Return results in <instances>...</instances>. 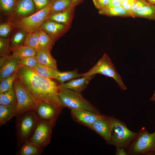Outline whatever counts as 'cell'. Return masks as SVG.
<instances>
[{
    "label": "cell",
    "instance_id": "1",
    "mask_svg": "<svg viewBox=\"0 0 155 155\" xmlns=\"http://www.w3.org/2000/svg\"><path fill=\"white\" fill-rule=\"evenodd\" d=\"M16 75L38 103L46 102L57 107H64L59 96V85L52 79L43 77L28 67H20Z\"/></svg>",
    "mask_w": 155,
    "mask_h": 155
},
{
    "label": "cell",
    "instance_id": "2",
    "mask_svg": "<svg viewBox=\"0 0 155 155\" xmlns=\"http://www.w3.org/2000/svg\"><path fill=\"white\" fill-rule=\"evenodd\" d=\"M125 150L128 155H155V131L150 133L145 127L142 128Z\"/></svg>",
    "mask_w": 155,
    "mask_h": 155
},
{
    "label": "cell",
    "instance_id": "3",
    "mask_svg": "<svg viewBox=\"0 0 155 155\" xmlns=\"http://www.w3.org/2000/svg\"><path fill=\"white\" fill-rule=\"evenodd\" d=\"M113 119L110 145L126 150L136 137L138 132L130 130L126 124L120 119L113 117Z\"/></svg>",
    "mask_w": 155,
    "mask_h": 155
},
{
    "label": "cell",
    "instance_id": "4",
    "mask_svg": "<svg viewBox=\"0 0 155 155\" xmlns=\"http://www.w3.org/2000/svg\"><path fill=\"white\" fill-rule=\"evenodd\" d=\"M16 127L18 146L21 147L29 140L32 135L38 120L32 111L25 112L16 117Z\"/></svg>",
    "mask_w": 155,
    "mask_h": 155
},
{
    "label": "cell",
    "instance_id": "5",
    "mask_svg": "<svg viewBox=\"0 0 155 155\" xmlns=\"http://www.w3.org/2000/svg\"><path fill=\"white\" fill-rule=\"evenodd\" d=\"M96 74H102L113 78L122 90H126L127 88L121 76L117 72L109 57L106 53L88 71L81 75L82 77H88L95 75Z\"/></svg>",
    "mask_w": 155,
    "mask_h": 155
},
{
    "label": "cell",
    "instance_id": "6",
    "mask_svg": "<svg viewBox=\"0 0 155 155\" xmlns=\"http://www.w3.org/2000/svg\"><path fill=\"white\" fill-rule=\"evenodd\" d=\"M52 8L51 3L42 9L32 15L22 17L15 24L16 28L28 33L39 30L42 24L47 20Z\"/></svg>",
    "mask_w": 155,
    "mask_h": 155
},
{
    "label": "cell",
    "instance_id": "7",
    "mask_svg": "<svg viewBox=\"0 0 155 155\" xmlns=\"http://www.w3.org/2000/svg\"><path fill=\"white\" fill-rule=\"evenodd\" d=\"M59 94L64 107L71 110L84 109L101 114L95 107L83 97L81 92L70 89H64L60 90Z\"/></svg>",
    "mask_w": 155,
    "mask_h": 155
},
{
    "label": "cell",
    "instance_id": "8",
    "mask_svg": "<svg viewBox=\"0 0 155 155\" xmlns=\"http://www.w3.org/2000/svg\"><path fill=\"white\" fill-rule=\"evenodd\" d=\"M13 86L17 100L16 116L34 110L39 103L17 78L13 82Z\"/></svg>",
    "mask_w": 155,
    "mask_h": 155
},
{
    "label": "cell",
    "instance_id": "9",
    "mask_svg": "<svg viewBox=\"0 0 155 155\" xmlns=\"http://www.w3.org/2000/svg\"><path fill=\"white\" fill-rule=\"evenodd\" d=\"M56 121H38L35 130L29 140L43 149L50 143L52 130Z\"/></svg>",
    "mask_w": 155,
    "mask_h": 155
},
{
    "label": "cell",
    "instance_id": "10",
    "mask_svg": "<svg viewBox=\"0 0 155 155\" xmlns=\"http://www.w3.org/2000/svg\"><path fill=\"white\" fill-rule=\"evenodd\" d=\"M62 107H58L46 102L38 104L32 111L38 121H56Z\"/></svg>",
    "mask_w": 155,
    "mask_h": 155
},
{
    "label": "cell",
    "instance_id": "11",
    "mask_svg": "<svg viewBox=\"0 0 155 155\" xmlns=\"http://www.w3.org/2000/svg\"><path fill=\"white\" fill-rule=\"evenodd\" d=\"M113 117L101 115L90 128L101 136L110 145Z\"/></svg>",
    "mask_w": 155,
    "mask_h": 155
},
{
    "label": "cell",
    "instance_id": "12",
    "mask_svg": "<svg viewBox=\"0 0 155 155\" xmlns=\"http://www.w3.org/2000/svg\"><path fill=\"white\" fill-rule=\"evenodd\" d=\"M69 26L47 20L42 24L39 30H41L46 32L55 42L67 30Z\"/></svg>",
    "mask_w": 155,
    "mask_h": 155
},
{
    "label": "cell",
    "instance_id": "13",
    "mask_svg": "<svg viewBox=\"0 0 155 155\" xmlns=\"http://www.w3.org/2000/svg\"><path fill=\"white\" fill-rule=\"evenodd\" d=\"M71 114L75 121L89 128L102 115L81 109L71 110Z\"/></svg>",
    "mask_w": 155,
    "mask_h": 155
},
{
    "label": "cell",
    "instance_id": "14",
    "mask_svg": "<svg viewBox=\"0 0 155 155\" xmlns=\"http://www.w3.org/2000/svg\"><path fill=\"white\" fill-rule=\"evenodd\" d=\"M95 75L88 77H82L77 79H72L67 82L59 85V90L70 89L81 92L87 87L90 82Z\"/></svg>",
    "mask_w": 155,
    "mask_h": 155
},
{
    "label": "cell",
    "instance_id": "15",
    "mask_svg": "<svg viewBox=\"0 0 155 155\" xmlns=\"http://www.w3.org/2000/svg\"><path fill=\"white\" fill-rule=\"evenodd\" d=\"M0 81L17 72L20 67L18 59L12 55H9L0 66Z\"/></svg>",
    "mask_w": 155,
    "mask_h": 155
},
{
    "label": "cell",
    "instance_id": "16",
    "mask_svg": "<svg viewBox=\"0 0 155 155\" xmlns=\"http://www.w3.org/2000/svg\"><path fill=\"white\" fill-rule=\"evenodd\" d=\"M74 8V7L71 5L64 11L51 14L48 16L47 20L69 26L72 20Z\"/></svg>",
    "mask_w": 155,
    "mask_h": 155
},
{
    "label": "cell",
    "instance_id": "17",
    "mask_svg": "<svg viewBox=\"0 0 155 155\" xmlns=\"http://www.w3.org/2000/svg\"><path fill=\"white\" fill-rule=\"evenodd\" d=\"M36 10L33 0H19L14 10L16 15L24 16L32 13Z\"/></svg>",
    "mask_w": 155,
    "mask_h": 155
},
{
    "label": "cell",
    "instance_id": "18",
    "mask_svg": "<svg viewBox=\"0 0 155 155\" xmlns=\"http://www.w3.org/2000/svg\"><path fill=\"white\" fill-rule=\"evenodd\" d=\"M50 52L49 51H39L37 52L35 56L36 59L38 63L57 70V61L52 57Z\"/></svg>",
    "mask_w": 155,
    "mask_h": 155
},
{
    "label": "cell",
    "instance_id": "19",
    "mask_svg": "<svg viewBox=\"0 0 155 155\" xmlns=\"http://www.w3.org/2000/svg\"><path fill=\"white\" fill-rule=\"evenodd\" d=\"M16 105L4 106L0 105V126L5 124L13 117L16 116Z\"/></svg>",
    "mask_w": 155,
    "mask_h": 155
},
{
    "label": "cell",
    "instance_id": "20",
    "mask_svg": "<svg viewBox=\"0 0 155 155\" xmlns=\"http://www.w3.org/2000/svg\"><path fill=\"white\" fill-rule=\"evenodd\" d=\"M99 13L108 16H119L123 17H132L130 11L125 10L121 6L114 7L107 6L104 9L99 11Z\"/></svg>",
    "mask_w": 155,
    "mask_h": 155
},
{
    "label": "cell",
    "instance_id": "21",
    "mask_svg": "<svg viewBox=\"0 0 155 155\" xmlns=\"http://www.w3.org/2000/svg\"><path fill=\"white\" fill-rule=\"evenodd\" d=\"M43 149L38 147L32 142L28 140L21 146L16 153L17 155H39Z\"/></svg>",
    "mask_w": 155,
    "mask_h": 155
},
{
    "label": "cell",
    "instance_id": "22",
    "mask_svg": "<svg viewBox=\"0 0 155 155\" xmlns=\"http://www.w3.org/2000/svg\"><path fill=\"white\" fill-rule=\"evenodd\" d=\"M12 55L18 59L35 56L36 52L33 48L22 45L11 48Z\"/></svg>",
    "mask_w": 155,
    "mask_h": 155
},
{
    "label": "cell",
    "instance_id": "23",
    "mask_svg": "<svg viewBox=\"0 0 155 155\" xmlns=\"http://www.w3.org/2000/svg\"><path fill=\"white\" fill-rule=\"evenodd\" d=\"M31 69L37 74L44 78L56 79L57 70L50 67L38 63L35 67Z\"/></svg>",
    "mask_w": 155,
    "mask_h": 155
},
{
    "label": "cell",
    "instance_id": "24",
    "mask_svg": "<svg viewBox=\"0 0 155 155\" xmlns=\"http://www.w3.org/2000/svg\"><path fill=\"white\" fill-rule=\"evenodd\" d=\"M133 18L139 17L155 20V5L149 3L141 10L132 14Z\"/></svg>",
    "mask_w": 155,
    "mask_h": 155
},
{
    "label": "cell",
    "instance_id": "25",
    "mask_svg": "<svg viewBox=\"0 0 155 155\" xmlns=\"http://www.w3.org/2000/svg\"><path fill=\"white\" fill-rule=\"evenodd\" d=\"M17 100L13 86L8 91L0 94V105L4 106L17 105Z\"/></svg>",
    "mask_w": 155,
    "mask_h": 155
},
{
    "label": "cell",
    "instance_id": "26",
    "mask_svg": "<svg viewBox=\"0 0 155 155\" xmlns=\"http://www.w3.org/2000/svg\"><path fill=\"white\" fill-rule=\"evenodd\" d=\"M40 31L39 41V51H51L55 42L50 36L44 31Z\"/></svg>",
    "mask_w": 155,
    "mask_h": 155
},
{
    "label": "cell",
    "instance_id": "27",
    "mask_svg": "<svg viewBox=\"0 0 155 155\" xmlns=\"http://www.w3.org/2000/svg\"><path fill=\"white\" fill-rule=\"evenodd\" d=\"M78 69H77L71 71L61 72L57 70L56 80L59 82L61 84H62L64 83L66 81L82 77L81 74L78 73Z\"/></svg>",
    "mask_w": 155,
    "mask_h": 155
},
{
    "label": "cell",
    "instance_id": "28",
    "mask_svg": "<svg viewBox=\"0 0 155 155\" xmlns=\"http://www.w3.org/2000/svg\"><path fill=\"white\" fill-rule=\"evenodd\" d=\"M40 31L28 33L24 45L34 49L36 52L39 51V41Z\"/></svg>",
    "mask_w": 155,
    "mask_h": 155
},
{
    "label": "cell",
    "instance_id": "29",
    "mask_svg": "<svg viewBox=\"0 0 155 155\" xmlns=\"http://www.w3.org/2000/svg\"><path fill=\"white\" fill-rule=\"evenodd\" d=\"M72 0H53L50 14L64 11L71 5Z\"/></svg>",
    "mask_w": 155,
    "mask_h": 155
},
{
    "label": "cell",
    "instance_id": "30",
    "mask_svg": "<svg viewBox=\"0 0 155 155\" xmlns=\"http://www.w3.org/2000/svg\"><path fill=\"white\" fill-rule=\"evenodd\" d=\"M17 72L0 81V94L8 91L13 86V82L17 78Z\"/></svg>",
    "mask_w": 155,
    "mask_h": 155
},
{
    "label": "cell",
    "instance_id": "31",
    "mask_svg": "<svg viewBox=\"0 0 155 155\" xmlns=\"http://www.w3.org/2000/svg\"><path fill=\"white\" fill-rule=\"evenodd\" d=\"M27 33H28L21 30L16 33L11 40V48L24 45L28 34Z\"/></svg>",
    "mask_w": 155,
    "mask_h": 155
},
{
    "label": "cell",
    "instance_id": "32",
    "mask_svg": "<svg viewBox=\"0 0 155 155\" xmlns=\"http://www.w3.org/2000/svg\"><path fill=\"white\" fill-rule=\"evenodd\" d=\"M10 39L9 38L0 37V55L1 56H7L9 55L11 51Z\"/></svg>",
    "mask_w": 155,
    "mask_h": 155
},
{
    "label": "cell",
    "instance_id": "33",
    "mask_svg": "<svg viewBox=\"0 0 155 155\" xmlns=\"http://www.w3.org/2000/svg\"><path fill=\"white\" fill-rule=\"evenodd\" d=\"M18 60L20 67H28L33 68L35 67L38 63L35 56L24 57L18 59Z\"/></svg>",
    "mask_w": 155,
    "mask_h": 155
},
{
    "label": "cell",
    "instance_id": "34",
    "mask_svg": "<svg viewBox=\"0 0 155 155\" xmlns=\"http://www.w3.org/2000/svg\"><path fill=\"white\" fill-rule=\"evenodd\" d=\"M19 0H0L1 9L5 11L14 10Z\"/></svg>",
    "mask_w": 155,
    "mask_h": 155
},
{
    "label": "cell",
    "instance_id": "35",
    "mask_svg": "<svg viewBox=\"0 0 155 155\" xmlns=\"http://www.w3.org/2000/svg\"><path fill=\"white\" fill-rule=\"evenodd\" d=\"M12 29L11 24L8 23L1 24L0 25V37L5 38L10 34Z\"/></svg>",
    "mask_w": 155,
    "mask_h": 155
},
{
    "label": "cell",
    "instance_id": "36",
    "mask_svg": "<svg viewBox=\"0 0 155 155\" xmlns=\"http://www.w3.org/2000/svg\"><path fill=\"white\" fill-rule=\"evenodd\" d=\"M149 3L146 0H136L130 10L131 14L142 9Z\"/></svg>",
    "mask_w": 155,
    "mask_h": 155
},
{
    "label": "cell",
    "instance_id": "37",
    "mask_svg": "<svg viewBox=\"0 0 155 155\" xmlns=\"http://www.w3.org/2000/svg\"><path fill=\"white\" fill-rule=\"evenodd\" d=\"M53 0H33L35 5L36 10L39 11L44 8Z\"/></svg>",
    "mask_w": 155,
    "mask_h": 155
},
{
    "label": "cell",
    "instance_id": "38",
    "mask_svg": "<svg viewBox=\"0 0 155 155\" xmlns=\"http://www.w3.org/2000/svg\"><path fill=\"white\" fill-rule=\"evenodd\" d=\"M110 0H93L95 6L99 11H101L107 6Z\"/></svg>",
    "mask_w": 155,
    "mask_h": 155
},
{
    "label": "cell",
    "instance_id": "39",
    "mask_svg": "<svg viewBox=\"0 0 155 155\" xmlns=\"http://www.w3.org/2000/svg\"><path fill=\"white\" fill-rule=\"evenodd\" d=\"M136 0H125L121 2V6L125 10L130 12L132 6Z\"/></svg>",
    "mask_w": 155,
    "mask_h": 155
},
{
    "label": "cell",
    "instance_id": "40",
    "mask_svg": "<svg viewBox=\"0 0 155 155\" xmlns=\"http://www.w3.org/2000/svg\"><path fill=\"white\" fill-rule=\"evenodd\" d=\"M121 2L120 0H110L107 7H114L121 6Z\"/></svg>",
    "mask_w": 155,
    "mask_h": 155
},
{
    "label": "cell",
    "instance_id": "41",
    "mask_svg": "<svg viewBox=\"0 0 155 155\" xmlns=\"http://www.w3.org/2000/svg\"><path fill=\"white\" fill-rule=\"evenodd\" d=\"M116 155H127L125 148H116Z\"/></svg>",
    "mask_w": 155,
    "mask_h": 155
},
{
    "label": "cell",
    "instance_id": "42",
    "mask_svg": "<svg viewBox=\"0 0 155 155\" xmlns=\"http://www.w3.org/2000/svg\"><path fill=\"white\" fill-rule=\"evenodd\" d=\"M80 0H72L71 5L75 7V6L77 4Z\"/></svg>",
    "mask_w": 155,
    "mask_h": 155
},
{
    "label": "cell",
    "instance_id": "43",
    "mask_svg": "<svg viewBox=\"0 0 155 155\" xmlns=\"http://www.w3.org/2000/svg\"><path fill=\"white\" fill-rule=\"evenodd\" d=\"M150 100L153 102H155V91H154L153 93L150 98Z\"/></svg>",
    "mask_w": 155,
    "mask_h": 155
},
{
    "label": "cell",
    "instance_id": "44",
    "mask_svg": "<svg viewBox=\"0 0 155 155\" xmlns=\"http://www.w3.org/2000/svg\"><path fill=\"white\" fill-rule=\"evenodd\" d=\"M149 3L155 5V0H146Z\"/></svg>",
    "mask_w": 155,
    "mask_h": 155
},
{
    "label": "cell",
    "instance_id": "45",
    "mask_svg": "<svg viewBox=\"0 0 155 155\" xmlns=\"http://www.w3.org/2000/svg\"><path fill=\"white\" fill-rule=\"evenodd\" d=\"M121 1V2H122L123 1H124L125 0H120Z\"/></svg>",
    "mask_w": 155,
    "mask_h": 155
}]
</instances>
